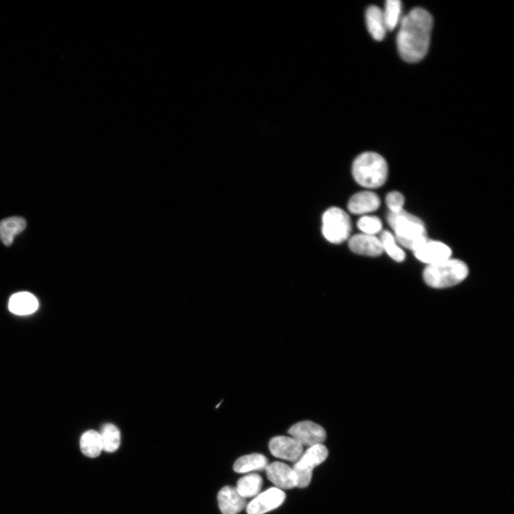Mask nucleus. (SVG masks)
Listing matches in <instances>:
<instances>
[{
	"instance_id": "nucleus-1",
	"label": "nucleus",
	"mask_w": 514,
	"mask_h": 514,
	"mask_svg": "<svg viewBox=\"0 0 514 514\" xmlns=\"http://www.w3.org/2000/svg\"><path fill=\"white\" fill-rule=\"evenodd\" d=\"M433 18L422 8H414L402 17L396 38L401 57L409 63L421 61L430 48Z\"/></svg>"
},
{
	"instance_id": "nucleus-22",
	"label": "nucleus",
	"mask_w": 514,
	"mask_h": 514,
	"mask_svg": "<svg viewBox=\"0 0 514 514\" xmlns=\"http://www.w3.org/2000/svg\"><path fill=\"white\" fill-rule=\"evenodd\" d=\"M383 11L387 30L392 31L399 25L402 19V5L399 0H387Z\"/></svg>"
},
{
	"instance_id": "nucleus-17",
	"label": "nucleus",
	"mask_w": 514,
	"mask_h": 514,
	"mask_svg": "<svg viewBox=\"0 0 514 514\" xmlns=\"http://www.w3.org/2000/svg\"><path fill=\"white\" fill-rule=\"evenodd\" d=\"M27 223L21 217H13L0 222V239L6 246H11L15 237L23 232Z\"/></svg>"
},
{
	"instance_id": "nucleus-18",
	"label": "nucleus",
	"mask_w": 514,
	"mask_h": 514,
	"mask_svg": "<svg viewBox=\"0 0 514 514\" xmlns=\"http://www.w3.org/2000/svg\"><path fill=\"white\" fill-rule=\"evenodd\" d=\"M269 465L266 457L261 454H252L238 459L234 465V471L244 474L253 471L265 470Z\"/></svg>"
},
{
	"instance_id": "nucleus-10",
	"label": "nucleus",
	"mask_w": 514,
	"mask_h": 514,
	"mask_svg": "<svg viewBox=\"0 0 514 514\" xmlns=\"http://www.w3.org/2000/svg\"><path fill=\"white\" fill-rule=\"evenodd\" d=\"M272 455L279 459L297 462L304 454V447L292 438L280 436L270 442Z\"/></svg>"
},
{
	"instance_id": "nucleus-21",
	"label": "nucleus",
	"mask_w": 514,
	"mask_h": 514,
	"mask_svg": "<svg viewBox=\"0 0 514 514\" xmlns=\"http://www.w3.org/2000/svg\"><path fill=\"white\" fill-rule=\"evenodd\" d=\"M100 434L105 452L112 453L120 448L121 434L115 425L110 423L105 424Z\"/></svg>"
},
{
	"instance_id": "nucleus-20",
	"label": "nucleus",
	"mask_w": 514,
	"mask_h": 514,
	"mask_svg": "<svg viewBox=\"0 0 514 514\" xmlns=\"http://www.w3.org/2000/svg\"><path fill=\"white\" fill-rule=\"evenodd\" d=\"M263 484V480L260 475L251 474L241 478L236 489L244 498H251L260 493Z\"/></svg>"
},
{
	"instance_id": "nucleus-23",
	"label": "nucleus",
	"mask_w": 514,
	"mask_h": 514,
	"mask_svg": "<svg viewBox=\"0 0 514 514\" xmlns=\"http://www.w3.org/2000/svg\"><path fill=\"white\" fill-rule=\"evenodd\" d=\"M380 241L383 251L397 263H402L406 259L404 251L398 246L397 241L393 234L389 231H384L381 234Z\"/></svg>"
},
{
	"instance_id": "nucleus-13",
	"label": "nucleus",
	"mask_w": 514,
	"mask_h": 514,
	"mask_svg": "<svg viewBox=\"0 0 514 514\" xmlns=\"http://www.w3.org/2000/svg\"><path fill=\"white\" fill-rule=\"evenodd\" d=\"M218 503L223 514H237L246 506V500L235 487L227 486L218 493Z\"/></svg>"
},
{
	"instance_id": "nucleus-11",
	"label": "nucleus",
	"mask_w": 514,
	"mask_h": 514,
	"mask_svg": "<svg viewBox=\"0 0 514 514\" xmlns=\"http://www.w3.org/2000/svg\"><path fill=\"white\" fill-rule=\"evenodd\" d=\"M266 474L268 479L279 489H292L298 486V479L293 468L276 462L269 464Z\"/></svg>"
},
{
	"instance_id": "nucleus-5",
	"label": "nucleus",
	"mask_w": 514,
	"mask_h": 514,
	"mask_svg": "<svg viewBox=\"0 0 514 514\" xmlns=\"http://www.w3.org/2000/svg\"><path fill=\"white\" fill-rule=\"evenodd\" d=\"M321 231L324 238L330 243L341 244L350 236V218L344 210L338 207H331L322 216Z\"/></svg>"
},
{
	"instance_id": "nucleus-6",
	"label": "nucleus",
	"mask_w": 514,
	"mask_h": 514,
	"mask_svg": "<svg viewBox=\"0 0 514 514\" xmlns=\"http://www.w3.org/2000/svg\"><path fill=\"white\" fill-rule=\"evenodd\" d=\"M328 455V450L323 445L309 447L302 455L293 467L298 479L297 487L304 489L310 484L314 469L322 464Z\"/></svg>"
},
{
	"instance_id": "nucleus-24",
	"label": "nucleus",
	"mask_w": 514,
	"mask_h": 514,
	"mask_svg": "<svg viewBox=\"0 0 514 514\" xmlns=\"http://www.w3.org/2000/svg\"><path fill=\"white\" fill-rule=\"evenodd\" d=\"M358 229L363 234L375 235L382 229V221L375 216H363L358 222Z\"/></svg>"
},
{
	"instance_id": "nucleus-19",
	"label": "nucleus",
	"mask_w": 514,
	"mask_h": 514,
	"mask_svg": "<svg viewBox=\"0 0 514 514\" xmlns=\"http://www.w3.org/2000/svg\"><path fill=\"white\" fill-rule=\"evenodd\" d=\"M80 449L86 457L90 458L99 457L103 451L101 434L94 430H89L84 433L80 439Z\"/></svg>"
},
{
	"instance_id": "nucleus-12",
	"label": "nucleus",
	"mask_w": 514,
	"mask_h": 514,
	"mask_svg": "<svg viewBox=\"0 0 514 514\" xmlns=\"http://www.w3.org/2000/svg\"><path fill=\"white\" fill-rule=\"evenodd\" d=\"M349 246L354 253L368 256H378L384 251L379 238L363 233L351 237Z\"/></svg>"
},
{
	"instance_id": "nucleus-3",
	"label": "nucleus",
	"mask_w": 514,
	"mask_h": 514,
	"mask_svg": "<svg viewBox=\"0 0 514 514\" xmlns=\"http://www.w3.org/2000/svg\"><path fill=\"white\" fill-rule=\"evenodd\" d=\"M352 171L356 182L368 189L381 188L388 178V165L385 159L372 152L359 155L353 162Z\"/></svg>"
},
{
	"instance_id": "nucleus-8",
	"label": "nucleus",
	"mask_w": 514,
	"mask_h": 514,
	"mask_svg": "<svg viewBox=\"0 0 514 514\" xmlns=\"http://www.w3.org/2000/svg\"><path fill=\"white\" fill-rule=\"evenodd\" d=\"M413 253L419 261L432 265L450 259L452 251L442 242L428 239Z\"/></svg>"
},
{
	"instance_id": "nucleus-15",
	"label": "nucleus",
	"mask_w": 514,
	"mask_h": 514,
	"mask_svg": "<svg viewBox=\"0 0 514 514\" xmlns=\"http://www.w3.org/2000/svg\"><path fill=\"white\" fill-rule=\"evenodd\" d=\"M366 23L369 33L375 40H384L388 30L381 8L375 6L369 7L366 12Z\"/></svg>"
},
{
	"instance_id": "nucleus-2",
	"label": "nucleus",
	"mask_w": 514,
	"mask_h": 514,
	"mask_svg": "<svg viewBox=\"0 0 514 514\" xmlns=\"http://www.w3.org/2000/svg\"><path fill=\"white\" fill-rule=\"evenodd\" d=\"M387 221L396 234V240L404 247L414 251L428 239L424 223L404 210L390 212Z\"/></svg>"
},
{
	"instance_id": "nucleus-7",
	"label": "nucleus",
	"mask_w": 514,
	"mask_h": 514,
	"mask_svg": "<svg viewBox=\"0 0 514 514\" xmlns=\"http://www.w3.org/2000/svg\"><path fill=\"white\" fill-rule=\"evenodd\" d=\"M291 438L298 441L303 447H312L322 445L326 439L324 428L309 421L299 422L292 426L288 431Z\"/></svg>"
},
{
	"instance_id": "nucleus-4",
	"label": "nucleus",
	"mask_w": 514,
	"mask_h": 514,
	"mask_svg": "<svg viewBox=\"0 0 514 514\" xmlns=\"http://www.w3.org/2000/svg\"><path fill=\"white\" fill-rule=\"evenodd\" d=\"M468 275L469 268L466 263L450 258L438 264L428 265L423 276L427 285L436 289H445L460 284Z\"/></svg>"
},
{
	"instance_id": "nucleus-16",
	"label": "nucleus",
	"mask_w": 514,
	"mask_h": 514,
	"mask_svg": "<svg viewBox=\"0 0 514 514\" xmlns=\"http://www.w3.org/2000/svg\"><path fill=\"white\" fill-rule=\"evenodd\" d=\"M38 301L29 292H19L13 295L9 302L11 312L18 315H28L34 313L38 308Z\"/></svg>"
},
{
	"instance_id": "nucleus-25",
	"label": "nucleus",
	"mask_w": 514,
	"mask_h": 514,
	"mask_svg": "<svg viewBox=\"0 0 514 514\" xmlns=\"http://www.w3.org/2000/svg\"><path fill=\"white\" fill-rule=\"evenodd\" d=\"M386 203L390 212H397L403 210L404 198L400 193L392 192L387 195Z\"/></svg>"
},
{
	"instance_id": "nucleus-14",
	"label": "nucleus",
	"mask_w": 514,
	"mask_h": 514,
	"mask_svg": "<svg viewBox=\"0 0 514 514\" xmlns=\"http://www.w3.org/2000/svg\"><path fill=\"white\" fill-rule=\"evenodd\" d=\"M380 205L381 200L376 193L362 192L352 197L348 210L355 215H366L378 210Z\"/></svg>"
},
{
	"instance_id": "nucleus-9",
	"label": "nucleus",
	"mask_w": 514,
	"mask_h": 514,
	"mask_svg": "<svg viewBox=\"0 0 514 514\" xmlns=\"http://www.w3.org/2000/svg\"><path fill=\"white\" fill-rule=\"evenodd\" d=\"M286 498L285 493L271 488L258 494L246 506L248 514H265L280 506Z\"/></svg>"
}]
</instances>
